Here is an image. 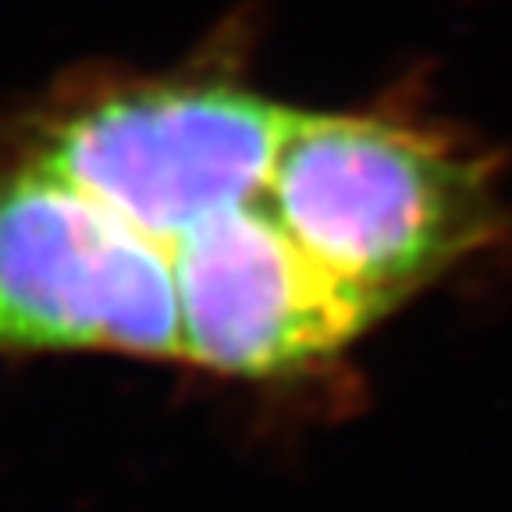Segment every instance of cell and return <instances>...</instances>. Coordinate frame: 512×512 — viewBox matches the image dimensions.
<instances>
[{
	"mask_svg": "<svg viewBox=\"0 0 512 512\" xmlns=\"http://www.w3.org/2000/svg\"><path fill=\"white\" fill-rule=\"evenodd\" d=\"M271 196L288 235L377 324L502 232L488 153L384 114L292 111Z\"/></svg>",
	"mask_w": 512,
	"mask_h": 512,
	"instance_id": "6da1fadb",
	"label": "cell"
},
{
	"mask_svg": "<svg viewBox=\"0 0 512 512\" xmlns=\"http://www.w3.org/2000/svg\"><path fill=\"white\" fill-rule=\"evenodd\" d=\"M296 107L228 79L104 86L43 118L25 153L160 253L264 196Z\"/></svg>",
	"mask_w": 512,
	"mask_h": 512,
	"instance_id": "7a4b0ae2",
	"label": "cell"
},
{
	"mask_svg": "<svg viewBox=\"0 0 512 512\" xmlns=\"http://www.w3.org/2000/svg\"><path fill=\"white\" fill-rule=\"evenodd\" d=\"M0 352L182 363L171 260L25 150L0 171Z\"/></svg>",
	"mask_w": 512,
	"mask_h": 512,
	"instance_id": "3957f363",
	"label": "cell"
},
{
	"mask_svg": "<svg viewBox=\"0 0 512 512\" xmlns=\"http://www.w3.org/2000/svg\"><path fill=\"white\" fill-rule=\"evenodd\" d=\"M171 267L182 367L246 381L310 374L377 328L374 313L288 235L271 185L178 239Z\"/></svg>",
	"mask_w": 512,
	"mask_h": 512,
	"instance_id": "277c9868",
	"label": "cell"
}]
</instances>
